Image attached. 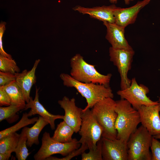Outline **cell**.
<instances>
[{"instance_id":"cell-1","label":"cell","mask_w":160,"mask_h":160,"mask_svg":"<svg viewBox=\"0 0 160 160\" xmlns=\"http://www.w3.org/2000/svg\"><path fill=\"white\" fill-rule=\"evenodd\" d=\"M60 77L64 86L75 88L85 98L87 104L82 109V111L92 108L95 104L105 98L113 97L112 91L109 86L92 83L81 82L65 73H61Z\"/></svg>"},{"instance_id":"cell-2","label":"cell","mask_w":160,"mask_h":160,"mask_svg":"<svg viewBox=\"0 0 160 160\" xmlns=\"http://www.w3.org/2000/svg\"><path fill=\"white\" fill-rule=\"evenodd\" d=\"M115 111L117 116L115 122L116 139L127 143L131 135L140 123L138 111L126 100L121 98L116 101Z\"/></svg>"},{"instance_id":"cell-3","label":"cell","mask_w":160,"mask_h":160,"mask_svg":"<svg viewBox=\"0 0 160 160\" xmlns=\"http://www.w3.org/2000/svg\"><path fill=\"white\" fill-rule=\"evenodd\" d=\"M116 105V101L113 98H106L95 104L91 110L103 128L102 137L111 140L116 139L117 136L115 126L117 116L115 111Z\"/></svg>"},{"instance_id":"cell-4","label":"cell","mask_w":160,"mask_h":160,"mask_svg":"<svg viewBox=\"0 0 160 160\" xmlns=\"http://www.w3.org/2000/svg\"><path fill=\"white\" fill-rule=\"evenodd\" d=\"M70 66V75L75 80L84 83H92L109 86L112 74H101L94 65L87 63L80 54H76L71 58Z\"/></svg>"},{"instance_id":"cell-5","label":"cell","mask_w":160,"mask_h":160,"mask_svg":"<svg viewBox=\"0 0 160 160\" xmlns=\"http://www.w3.org/2000/svg\"><path fill=\"white\" fill-rule=\"evenodd\" d=\"M153 136L141 125L131 135L127 143L128 160H151Z\"/></svg>"},{"instance_id":"cell-6","label":"cell","mask_w":160,"mask_h":160,"mask_svg":"<svg viewBox=\"0 0 160 160\" xmlns=\"http://www.w3.org/2000/svg\"><path fill=\"white\" fill-rule=\"evenodd\" d=\"M81 144L76 138L68 143L59 142L53 139L49 133L45 132L41 139V145L38 152L34 155L35 160H45L48 157L59 154L65 156L79 148Z\"/></svg>"},{"instance_id":"cell-7","label":"cell","mask_w":160,"mask_h":160,"mask_svg":"<svg viewBox=\"0 0 160 160\" xmlns=\"http://www.w3.org/2000/svg\"><path fill=\"white\" fill-rule=\"evenodd\" d=\"M81 118V125L79 132L81 137L79 142L81 144L86 145L89 150L95 148L102 137L103 128L90 109L82 111Z\"/></svg>"},{"instance_id":"cell-8","label":"cell","mask_w":160,"mask_h":160,"mask_svg":"<svg viewBox=\"0 0 160 160\" xmlns=\"http://www.w3.org/2000/svg\"><path fill=\"white\" fill-rule=\"evenodd\" d=\"M135 52L133 49H109L110 60L116 66L120 74L121 89H124L130 85L131 80L128 77V73L131 68Z\"/></svg>"},{"instance_id":"cell-9","label":"cell","mask_w":160,"mask_h":160,"mask_svg":"<svg viewBox=\"0 0 160 160\" xmlns=\"http://www.w3.org/2000/svg\"><path fill=\"white\" fill-rule=\"evenodd\" d=\"M149 92L148 88L143 84H138L135 78L131 80L130 86L123 90L117 92L121 97L127 101L137 110L142 105L150 106L158 104V101H152L147 95Z\"/></svg>"},{"instance_id":"cell-10","label":"cell","mask_w":160,"mask_h":160,"mask_svg":"<svg viewBox=\"0 0 160 160\" xmlns=\"http://www.w3.org/2000/svg\"><path fill=\"white\" fill-rule=\"evenodd\" d=\"M137 110L140 117V123L152 136L160 134V117L158 104L150 106L142 105Z\"/></svg>"},{"instance_id":"cell-11","label":"cell","mask_w":160,"mask_h":160,"mask_svg":"<svg viewBox=\"0 0 160 160\" xmlns=\"http://www.w3.org/2000/svg\"><path fill=\"white\" fill-rule=\"evenodd\" d=\"M58 103L65 111L63 121L72 128L75 133L79 132L81 124L83 109L76 105L74 98L70 99L65 96Z\"/></svg>"},{"instance_id":"cell-12","label":"cell","mask_w":160,"mask_h":160,"mask_svg":"<svg viewBox=\"0 0 160 160\" xmlns=\"http://www.w3.org/2000/svg\"><path fill=\"white\" fill-rule=\"evenodd\" d=\"M102 152L103 160H127V143L116 139L102 137Z\"/></svg>"},{"instance_id":"cell-13","label":"cell","mask_w":160,"mask_h":160,"mask_svg":"<svg viewBox=\"0 0 160 160\" xmlns=\"http://www.w3.org/2000/svg\"><path fill=\"white\" fill-rule=\"evenodd\" d=\"M151 1H138L134 5L128 8L118 7L114 11L115 23L125 27L134 23L140 10L148 4Z\"/></svg>"},{"instance_id":"cell-14","label":"cell","mask_w":160,"mask_h":160,"mask_svg":"<svg viewBox=\"0 0 160 160\" xmlns=\"http://www.w3.org/2000/svg\"><path fill=\"white\" fill-rule=\"evenodd\" d=\"M39 88L36 87L34 99H33V97L30 96L29 102L26 104L24 108L21 112L31 108L30 110L28 113L29 117L36 114H38L47 120L52 129H54L55 128V120L58 119H63L64 116L53 114L49 113L44 108L39 101Z\"/></svg>"},{"instance_id":"cell-15","label":"cell","mask_w":160,"mask_h":160,"mask_svg":"<svg viewBox=\"0 0 160 160\" xmlns=\"http://www.w3.org/2000/svg\"><path fill=\"white\" fill-rule=\"evenodd\" d=\"M107 28L105 38L114 48L132 49L124 36L125 27L120 26L115 23L103 22Z\"/></svg>"},{"instance_id":"cell-16","label":"cell","mask_w":160,"mask_h":160,"mask_svg":"<svg viewBox=\"0 0 160 160\" xmlns=\"http://www.w3.org/2000/svg\"><path fill=\"white\" fill-rule=\"evenodd\" d=\"M118 7L113 4L109 6H103L92 8L76 6L73 9L83 14H88L93 18L109 23H114V11Z\"/></svg>"},{"instance_id":"cell-17","label":"cell","mask_w":160,"mask_h":160,"mask_svg":"<svg viewBox=\"0 0 160 160\" xmlns=\"http://www.w3.org/2000/svg\"><path fill=\"white\" fill-rule=\"evenodd\" d=\"M40 61V59L36 60L32 68L30 70L25 69L21 73L15 74L16 77L15 80L21 89L26 103H28L30 100L31 88L36 82L35 73Z\"/></svg>"},{"instance_id":"cell-18","label":"cell","mask_w":160,"mask_h":160,"mask_svg":"<svg viewBox=\"0 0 160 160\" xmlns=\"http://www.w3.org/2000/svg\"><path fill=\"white\" fill-rule=\"evenodd\" d=\"M3 87L10 98L11 105L25 107L26 102L22 90L16 80Z\"/></svg>"},{"instance_id":"cell-19","label":"cell","mask_w":160,"mask_h":160,"mask_svg":"<svg viewBox=\"0 0 160 160\" xmlns=\"http://www.w3.org/2000/svg\"><path fill=\"white\" fill-rule=\"evenodd\" d=\"M49 124L47 120L42 116H39L37 121L31 127H28L27 133V146L31 147L33 144L38 145L39 135L44 127Z\"/></svg>"},{"instance_id":"cell-20","label":"cell","mask_w":160,"mask_h":160,"mask_svg":"<svg viewBox=\"0 0 160 160\" xmlns=\"http://www.w3.org/2000/svg\"><path fill=\"white\" fill-rule=\"evenodd\" d=\"M74 132L72 128L63 120L57 124L52 137L59 142L68 143L73 140L72 136Z\"/></svg>"},{"instance_id":"cell-21","label":"cell","mask_w":160,"mask_h":160,"mask_svg":"<svg viewBox=\"0 0 160 160\" xmlns=\"http://www.w3.org/2000/svg\"><path fill=\"white\" fill-rule=\"evenodd\" d=\"M25 107L17 105H11L6 107H0V121L5 120L9 124L16 121L19 116L17 113L21 111Z\"/></svg>"},{"instance_id":"cell-22","label":"cell","mask_w":160,"mask_h":160,"mask_svg":"<svg viewBox=\"0 0 160 160\" xmlns=\"http://www.w3.org/2000/svg\"><path fill=\"white\" fill-rule=\"evenodd\" d=\"M29 117L28 113H23L20 120L17 124L0 132V139L4 137L16 132L22 128L29 124L35 123L39 118L38 117H34L29 119Z\"/></svg>"},{"instance_id":"cell-23","label":"cell","mask_w":160,"mask_h":160,"mask_svg":"<svg viewBox=\"0 0 160 160\" xmlns=\"http://www.w3.org/2000/svg\"><path fill=\"white\" fill-rule=\"evenodd\" d=\"M16 132L0 139V153L15 152L20 137Z\"/></svg>"},{"instance_id":"cell-24","label":"cell","mask_w":160,"mask_h":160,"mask_svg":"<svg viewBox=\"0 0 160 160\" xmlns=\"http://www.w3.org/2000/svg\"><path fill=\"white\" fill-rule=\"evenodd\" d=\"M28 127L26 126L22 129L17 145L15 152L18 160H25L30 154L27 148V133Z\"/></svg>"},{"instance_id":"cell-25","label":"cell","mask_w":160,"mask_h":160,"mask_svg":"<svg viewBox=\"0 0 160 160\" xmlns=\"http://www.w3.org/2000/svg\"><path fill=\"white\" fill-rule=\"evenodd\" d=\"M20 71L16 62L12 58L0 55V71L15 74Z\"/></svg>"},{"instance_id":"cell-26","label":"cell","mask_w":160,"mask_h":160,"mask_svg":"<svg viewBox=\"0 0 160 160\" xmlns=\"http://www.w3.org/2000/svg\"><path fill=\"white\" fill-rule=\"evenodd\" d=\"M102 140L101 139L97 142L96 147L89 149L88 153L85 152L81 154L82 160H102Z\"/></svg>"},{"instance_id":"cell-27","label":"cell","mask_w":160,"mask_h":160,"mask_svg":"<svg viewBox=\"0 0 160 160\" xmlns=\"http://www.w3.org/2000/svg\"><path fill=\"white\" fill-rule=\"evenodd\" d=\"M88 149L87 146L85 144H81L80 147L68 155L62 158H58L57 157L51 156L47 158L45 160H69L71 159L75 156L81 155L86 150Z\"/></svg>"},{"instance_id":"cell-28","label":"cell","mask_w":160,"mask_h":160,"mask_svg":"<svg viewBox=\"0 0 160 160\" xmlns=\"http://www.w3.org/2000/svg\"><path fill=\"white\" fill-rule=\"evenodd\" d=\"M150 148L151 160H160V141L153 137Z\"/></svg>"},{"instance_id":"cell-29","label":"cell","mask_w":160,"mask_h":160,"mask_svg":"<svg viewBox=\"0 0 160 160\" xmlns=\"http://www.w3.org/2000/svg\"><path fill=\"white\" fill-rule=\"evenodd\" d=\"M16 80L15 74L0 71V86H4Z\"/></svg>"},{"instance_id":"cell-30","label":"cell","mask_w":160,"mask_h":160,"mask_svg":"<svg viewBox=\"0 0 160 160\" xmlns=\"http://www.w3.org/2000/svg\"><path fill=\"white\" fill-rule=\"evenodd\" d=\"M11 105L10 98L3 86H0V105L8 106Z\"/></svg>"},{"instance_id":"cell-31","label":"cell","mask_w":160,"mask_h":160,"mask_svg":"<svg viewBox=\"0 0 160 160\" xmlns=\"http://www.w3.org/2000/svg\"><path fill=\"white\" fill-rule=\"evenodd\" d=\"M5 22L1 23L0 25V55L9 58H12L11 55L7 53L4 50L2 45V37L4 31L5 30Z\"/></svg>"},{"instance_id":"cell-32","label":"cell","mask_w":160,"mask_h":160,"mask_svg":"<svg viewBox=\"0 0 160 160\" xmlns=\"http://www.w3.org/2000/svg\"><path fill=\"white\" fill-rule=\"evenodd\" d=\"M11 153H0V160H7L11 156Z\"/></svg>"},{"instance_id":"cell-33","label":"cell","mask_w":160,"mask_h":160,"mask_svg":"<svg viewBox=\"0 0 160 160\" xmlns=\"http://www.w3.org/2000/svg\"><path fill=\"white\" fill-rule=\"evenodd\" d=\"M134 0H124L125 4L126 5H129L131 1H133ZM109 2L113 4H116L118 0H109Z\"/></svg>"},{"instance_id":"cell-34","label":"cell","mask_w":160,"mask_h":160,"mask_svg":"<svg viewBox=\"0 0 160 160\" xmlns=\"http://www.w3.org/2000/svg\"><path fill=\"white\" fill-rule=\"evenodd\" d=\"M153 137H155L156 139H160V134H159V135H155V136H153Z\"/></svg>"},{"instance_id":"cell-35","label":"cell","mask_w":160,"mask_h":160,"mask_svg":"<svg viewBox=\"0 0 160 160\" xmlns=\"http://www.w3.org/2000/svg\"><path fill=\"white\" fill-rule=\"evenodd\" d=\"M158 102V105L159 107V112H160V97H159ZM159 116L160 117V114H159Z\"/></svg>"}]
</instances>
